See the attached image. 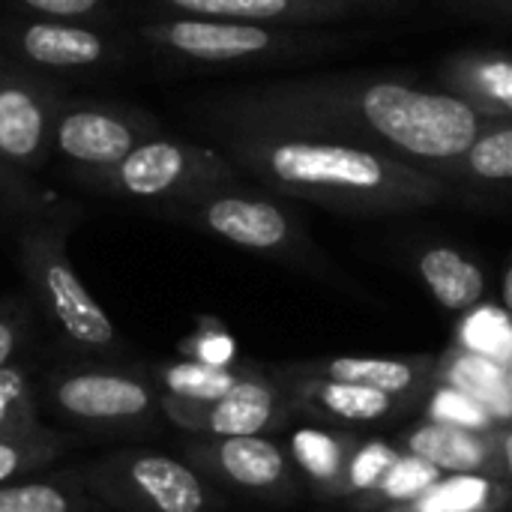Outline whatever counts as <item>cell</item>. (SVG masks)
I'll list each match as a JSON object with an SVG mask.
<instances>
[{"instance_id": "17", "label": "cell", "mask_w": 512, "mask_h": 512, "mask_svg": "<svg viewBox=\"0 0 512 512\" xmlns=\"http://www.w3.org/2000/svg\"><path fill=\"white\" fill-rule=\"evenodd\" d=\"M456 186H489L512 192V120H486L471 147L444 171Z\"/></svg>"}, {"instance_id": "25", "label": "cell", "mask_w": 512, "mask_h": 512, "mask_svg": "<svg viewBox=\"0 0 512 512\" xmlns=\"http://www.w3.org/2000/svg\"><path fill=\"white\" fill-rule=\"evenodd\" d=\"M324 375L333 381H348L396 396L417 381V366L405 360H381V357H339L324 366Z\"/></svg>"}, {"instance_id": "37", "label": "cell", "mask_w": 512, "mask_h": 512, "mask_svg": "<svg viewBox=\"0 0 512 512\" xmlns=\"http://www.w3.org/2000/svg\"><path fill=\"white\" fill-rule=\"evenodd\" d=\"M501 453H504V462H507V471L512 474V429L501 438Z\"/></svg>"}, {"instance_id": "18", "label": "cell", "mask_w": 512, "mask_h": 512, "mask_svg": "<svg viewBox=\"0 0 512 512\" xmlns=\"http://www.w3.org/2000/svg\"><path fill=\"white\" fill-rule=\"evenodd\" d=\"M417 270L432 297L450 312H471L486 294L483 270L459 249L432 246L417 258Z\"/></svg>"}, {"instance_id": "35", "label": "cell", "mask_w": 512, "mask_h": 512, "mask_svg": "<svg viewBox=\"0 0 512 512\" xmlns=\"http://www.w3.org/2000/svg\"><path fill=\"white\" fill-rule=\"evenodd\" d=\"M186 351L192 354V360L213 363V366H228L234 357V345L225 333H201L198 339L189 342Z\"/></svg>"}, {"instance_id": "33", "label": "cell", "mask_w": 512, "mask_h": 512, "mask_svg": "<svg viewBox=\"0 0 512 512\" xmlns=\"http://www.w3.org/2000/svg\"><path fill=\"white\" fill-rule=\"evenodd\" d=\"M15 6L27 9L30 15L42 18H66V21H84L99 15L108 0H12Z\"/></svg>"}, {"instance_id": "16", "label": "cell", "mask_w": 512, "mask_h": 512, "mask_svg": "<svg viewBox=\"0 0 512 512\" xmlns=\"http://www.w3.org/2000/svg\"><path fill=\"white\" fill-rule=\"evenodd\" d=\"M408 450L441 474H483L495 465V450L480 432L438 420L417 426L408 435Z\"/></svg>"}, {"instance_id": "4", "label": "cell", "mask_w": 512, "mask_h": 512, "mask_svg": "<svg viewBox=\"0 0 512 512\" xmlns=\"http://www.w3.org/2000/svg\"><path fill=\"white\" fill-rule=\"evenodd\" d=\"M66 231V213L24 225L18 240L24 282L66 345L99 360H117L123 354V336L75 273L66 252Z\"/></svg>"}, {"instance_id": "34", "label": "cell", "mask_w": 512, "mask_h": 512, "mask_svg": "<svg viewBox=\"0 0 512 512\" xmlns=\"http://www.w3.org/2000/svg\"><path fill=\"white\" fill-rule=\"evenodd\" d=\"M27 330H30V318H27V309L18 306V303H3L0 306V369L12 363V357L21 351L24 339H27Z\"/></svg>"}, {"instance_id": "40", "label": "cell", "mask_w": 512, "mask_h": 512, "mask_svg": "<svg viewBox=\"0 0 512 512\" xmlns=\"http://www.w3.org/2000/svg\"><path fill=\"white\" fill-rule=\"evenodd\" d=\"M510 375H512V372H510Z\"/></svg>"}, {"instance_id": "15", "label": "cell", "mask_w": 512, "mask_h": 512, "mask_svg": "<svg viewBox=\"0 0 512 512\" xmlns=\"http://www.w3.org/2000/svg\"><path fill=\"white\" fill-rule=\"evenodd\" d=\"M438 78L486 120H512V51L462 48L441 60Z\"/></svg>"}, {"instance_id": "30", "label": "cell", "mask_w": 512, "mask_h": 512, "mask_svg": "<svg viewBox=\"0 0 512 512\" xmlns=\"http://www.w3.org/2000/svg\"><path fill=\"white\" fill-rule=\"evenodd\" d=\"M465 339H468V351L486 354V357L501 360V363L512 357L510 321L495 309H486L477 318H471V324L465 330Z\"/></svg>"}, {"instance_id": "29", "label": "cell", "mask_w": 512, "mask_h": 512, "mask_svg": "<svg viewBox=\"0 0 512 512\" xmlns=\"http://www.w3.org/2000/svg\"><path fill=\"white\" fill-rule=\"evenodd\" d=\"M294 456L312 477H321V480L336 477L342 471V459H345L339 441H333L315 429H303L294 435Z\"/></svg>"}, {"instance_id": "38", "label": "cell", "mask_w": 512, "mask_h": 512, "mask_svg": "<svg viewBox=\"0 0 512 512\" xmlns=\"http://www.w3.org/2000/svg\"><path fill=\"white\" fill-rule=\"evenodd\" d=\"M504 306H507V312L512 315V264L510 270H507V276H504Z\"/></svg>"}, {"instance_id": "24", "label": "cell", "mask_w": 512, "mask_h": 512, "mask_svg": "<svg viewBox=\"0 0 512 512\" xmlns=\"http://www.w3.org/2000/svg\"><path fill=\"white\" fill-rule=\"evenodd\" d=\"M501 501V489L480 474H453L438 480L420 498L408 501L402 512H489Z\"/></svg>"}, {"instance_id": "19", "label": "cell", "mask_w": 512, "mask_h": 512, "mask_svg": "<svg viewBox=\"0 0 512 512\" xmlns=\"http://www.w3.org/2000/svg\"><path fill=\"white\" fill-rule=\"evenodd\" d=\"M0 512H111L78 483L51 474L48 480H12L0 486Z\"/></svg>"}, {"instance_id": "13", "label": "cell", "mask_w": 512, "mask_h": 512, "mask_svg": "<svg viewBox=\"0 0 512 512\" xmlns=\"http://www.w3.org/2000/svg\"><path fill=\"white\" fill-rule=\"evenodd\" d=\"M162 411L165 420L195 435L243 438L258 435L270 426V420L276 417V393L264 381L243 375V381L216 402H186L162 396Z\"/></svg>"}, {"instance_id": "2", "label": "cell", "mask_w": 512, "mask_h": 512, "mask_svg": "<svg viewBox=\"0 0 512 512\" xmlns=\"http://www.w3.org/2000/svg\"><path fill=\"white\" fill-rule=\"evenodd\" d=\"M219 150L261 189L342 216H390L462 198V186L423 165L333 141L216 132Z\"/></svg>"}, {"instance_id": "3", "label": "cell", "mask_w": 512, "mask_h": 512, "mask_svg": "<svg viewBox=\"0 0 512 512\" xmlns=\"http://www.w3.org/2000/svg\"><path fill=\"white\" fill-rule=\"evenodd\" d=\"M141 39L153 51L195 66H279L336 54L351 45L345 33L321 27H282L180 12H165L141 24Z\"/></svg>"}, {"instance_id": "9", "label": "cell", "mask_w": 512, "mask_h": 512, "mask_svg": "<svg viewBox=\"0 0 512 512\" xmlns=\"http://www.w3.org/2000/svg\"><path fill=\"white\" fill-rule=\"evenodd\" d=\"M159 132H165V126L141 108L66 99L54 123L51 147L54 156L72 165V174L81 183L111 171L138 144Z\"/></svg>"}, {"instance_id": "22", "label": "cell", "mask_w": 512, "mask_h": 512, "mask_svg": "<svg viewBox=\"0 0 512 512\" xmlns=\"http://www.w3.org/2000/svg\"><path fill=\"white\" fill-rule=\"evenodd\" d=\"M39 384L24 363L0 369V441L33 438L48 426L39 420Z\"/></svg>"}, {"instance_id": "6", "label": "cell", "mask_w": 512, "mask_h": 512, "mask_svg": "<svg viewBox=\"0 0 512 512\" xmlns=\"http://www.w3.org/2000/svg\"><path fill=\"white\" fill-rule=\"evenodd\" d=\"M39 402L63 426L105 438L144 435L165 414L150 372L120 366L117 360L48 372L39 381Z\"/></svg>"}, {"instance_id": "36", "label": "cell", "mask_w": 512, "mask_h": 512, "mask_svg": "<svg viewBox=\"0 0 512 512\" xmlns=\"http://www.w3.org/2000/svg\"><path fill=\"white\" fill-rule=\"evenodd\" d=\"M456 9L468 12H483V15H507L512 18V0H447Z\"/></svg>"}, {"instance_id": "26", "label": "cell", "mask_w": 512, "mask_h": 512, "mask_svg": "<svg viewBox=\"0 0 512 512\" xmlns=\"http://www.w3.org/2000/svg\"><path fill=\"white\" fill-rule=\"evenodd\" d=\"M312 399L315 405H321L324 411H330L339 420H354V423H369L378 420L390 411V396L372 387H360V384H348V381H318L312 387Z\"/></svg>"}, {"instance_id": "31", "label": "cell", "mask_w": 512, "mask_h": 512, "mask_svg": "<svg viewBox=\"0 0 512 512\" xmlns=\"http://www.w3.org/2000/svg\"><path fill=\"white\" fill-rule=\"evenodd\" d=\"M429 411H432V420H438V423H450V426H462V429H474V432H483L492 423V411L456 387L438 390Z\"/></svg>"}, {"instance_id": "32", "label": "cell", "mask_w": 512, "mask_h": 512, "mask_svg": "<svg viewBox=\"0 0 512 512\" xmlns=\"http://www.w3.org/2000/svg\"><path fill=\"white\" fill-rule=\"evenodd\" d=\"M396 462H399V453L393 447H387L384 441H372L351 459L348 483L354 489H381V483L387 480Z\"/></svg>"}, {"instance_id": "12", "label": "cell", "mask_w": 512, "mask_h": 512, "mask_svg": "<svg viewBox=\"0 0 512 512\" xmlns=\"http://www.w3.org/2000/svg\"><path fill=\"white\" fill-rule=\"evenodd\" d=\"M165 12L237 18L282 27H327L354 18L396 15L414 0H153Z\"/></svg>"}, {"instance_id": "10", "label": "cell", "mask_w": 512, "mask_h": 512, "mask_svg": "<svg viewBox=\"0 0 512 512\" xmlns=\"http://www.w3.org/2000/svg\"><path fill=\"white\" fill-rule=\"evenodd\" d=\"M66 90L42 72L9 60L0 66V162L36 174L54 156V123L66 105Z\"/></svg>"}, {"instance_id": "39", "label": "cell", "mask_w": 512, "mask_h": 512, "mask_svg": "<svg viewBox=\"0 0 512 512\" xmlns=\"http://www.w3.org/2000/svg\"><path fill=\"white\" fill-rule=\"evenodd\" d=\"M9 60H12V57H9L6 51H0V66H3V63H9Z\"/></svg>"}, {"instance_id": "1", "label": "cell", "mask_w": 512, "mask_h": 512, "mask_svg": "<svg viewBox=\"0 0 512 512\" xmlns=\"http://www.w3.org/2000/svg\"><path fill=\"white\" fill-rule=\"evenodd\" d=\"M216 132H261L378 150L444 171L471 147L486 117L459 96L384 75H306L216 93L201 105Z\"/></svg>"}, {"instance_id": "23", "label": "cell", "mask_w": 512, "mask_h": 512, "mask_svg": "<svg viewBox=\"0 0 512 512\" xmlns=\"http://www.w3.org/2000/svg\"><path fill=\"white\" fill-rule=\"evenodd\" d=\"M81 438H75L72 432H60V429H45L42 435L33 438H12V441H0V486L21 480L27 474L45 471L48 465H54L60 456H66L72 447H78Z\"/></svg>"}, {"instance_id": "28", "label": "cell", "mask_w": 512, "mask_h": 512, "mask_svg": "<svg viewBox=\"0 0 512 512\" xmlns=\"http://www.w3.org/2000/svg\"><path fill=\"white\" fill-rule=\"evenodd\" d=\"M441 480V471L432 465V462H426V459H420V456H399V462L393 465V471L387 474V480L381 483V495H387V498H393V501H402V504H408V501H414V498H420L426 489H432L435 483Z\"/></svg>"}, {"instance_id": "14", "label": "cell", "mask_w": 512, "mask_h": 512, "mask_svg": "<svg viewBox=\"0 0 512 512\" xmlns=\"http://www.w3.org/2000/svg\"><path fill=\"white\" fill-rule=\"evenodd\" d=\"M183 453L192 468L216 474L219 480L246 492L276 489L285 480V468H288L282 450L261 435H243V438L207 435V438L186 441Z\"/></svg>"}, {"instance_id": "11", "label": "cell", "mask_w": 512, "mask_h": 512, "mask_svg": "<svg viewBox=\"0 0 512 512\" xmlns=\"http://www.w3.org/2000/svg\"><path fill=\"white\" fill-rule=\"evenodd\" d=\"M0 45L30 69H96L120 60L123 48L87 21L66 18H0Z\"/></svg>"}, {"instance_id": "20", "label": "cell", "mask_w": 512, "mask_h": 512, "mask_svg": "<svg viewBox=\"0 0 512 512\" xmlns=\"http://www.w3.org/2000/svg\"><path fill=\"white\" fill-rule=\"evenodd\" d=\"M150 378L162 396L186 399V402H216L243 381V375L234 372L231 366H213V363H201L192 357L153 366Z\"/></svg>"}, {"instance_id": "8", "label": "cell", "mask_w": 512, "mask_h": 512, "mask_svg": "<svg viewBox=\"0 0 512 512\" xmlns=\"http://www.w3.org/2000/svg\"><path fill=\"white\" fill-rule=\"evenodd\" d=\"M162 216L186 222L198 231H207L231 246L258 255H276L291 261H306L309 255H315L300 213L285 201V195L267 189L255 192L246 183L171 207Z\"/></svg>"}, {"instance_id": "21", "label": "cell", "mask_w": 512, "mask_h": 512, "mask_svg": "<svg viewBox=\"0 0 512 512\" xmlns=\"http://www.w3.org/2000/svg\"><path fill=\"white\" fill-rule=\"evenodd\" d=\"M447 384L477 399L492 417H512V375L501 360H492L477 351L459 354L447 366Z\"/></svg>"}, {"instance_id": "5", "label": "cell", "mask_w": 512, "mask_h": 512, "mask_svg": "<svg viewBox=\"0 0 512 512\" xmlns=\"http://www.w3.org/2000/svg\"><path fill=\"white\" fill-rule=\"evenodd\" d=\"M246 177L219 150L198 141H186L159 132L138 144L120 165L90 180H81L87 192L114 201L144 204L156 213L198 201L210 192L240 186Z\"/></svg>"}, {"instance_id": "7", "label": "cell", "mask_w": 512, "mask_h": 512, "mask_svg": "<svg viewBox=\"0 0 512 512\" xmlns=\"http://www.w3.org/2000/svg\"><path fill=\"white\" fill-rule=\"evenodd\" d=\"M111 512H210L213 492L180 459L153 450H111L57 471Z\"/></svg>"}, {"instance_id": "27", "label": "cell", "mask_w": 512, "mask_h": 512, "mask_svg": "<svg viewBox=\"0 0 512 512\" xmlns=\"http://www.w3.org/2000/svg\"><path fill=\"white\" fill-rule=\"evenodd\" d=\"M0 216H12L30 225V222L63 216V213H60L57 198L45 195V189L36 186L30 174L15 171L6 162H0Z\"/></svg>"}]
</instances>
